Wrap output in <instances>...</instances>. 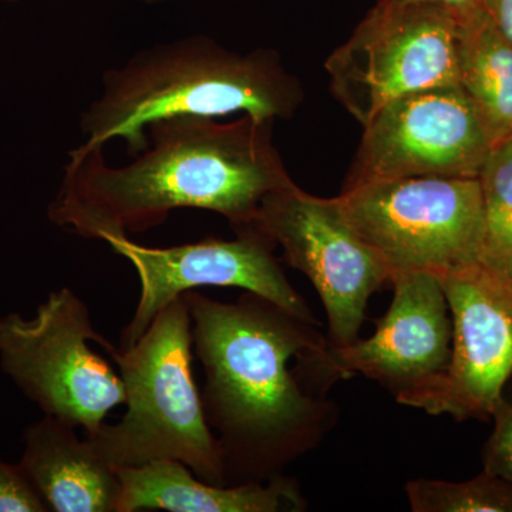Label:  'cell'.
<instances>
[{
  "mask_svg": "<svg viewBox=\"0 0 512 512\" xmlns=\"http://www.w3.org/2000/svg\"><path fill=\"white\" fill-rule=\"evenodd\" d=\"M192 349L204 370L205 419L225 484L266 481L311 453L339 419L329 392L350 379L316 323L258 293L234 303L192 289Z\"/></svg>",
  "mask_w": 512,
  "mask_h": 512,
  "instance_id": "obj_1",
  "label": "cell"
},
{
  "mask_svg": "<svg viewBox=\"0 0 512 512\" xmlns=\"http://www.w3.org/2000/svg\"><path fill=\"white\" fill-rule=\"evenodd\" d=\"M272 120L231 123L175 116L148 127L133 163L110 167L104 147L69 154L50 221L84 238L128 237L158 227L181 208L217 212L235 232L254 227L262 202L293 181L272 141Z\"/></svg>",
  "mask_w": 512,
  "mask_h": 512,
  "instance_id": "obj_2",
  "label": "cell"
},
{
  "mask_svg": "<svg viewBox=\"0 0 512 512\" xmlns=\"http://www.w3.org/2000/svg\"><path fill=\"white\" fill-rule=\"evenodd\" d=\"M302 100L301 86L271 50L231 52L204 36L141 50L103 74V89L82 114L84 143L126 141L128 153L148 146L146 130L175 116L249 114L288 119Z\"/></svg>",
  "mask_w": 512,
  "mask_h": 512,
  "instance_id": "obj_3",
  "label": "cell"
},
{
  "mask_svg": "<svg viewBox=\"0 0 512 512\" xmlns=\"http://www.w3.org/2000/svg\"><path fill=\"white\" fill-rule=\"evenodd\" d=\"M191 316L184 296L158 313L128 349H111L119 367L127 412L86 434L113 468L177 460L201 480L225 484L220 444L205 419L192 372Z\"/></svg>",
  "mask_w": 512,
  "mask_h": 512,
  "instance_id": "obj_4",
  "label": "cell"
},
{
  "mask_svg": "<svg viewBox=\"0 0 512 512\" xmlns=\"http://www.w3.org/2000/svg\"><path fill=\"white\" fill-rule=\"evenodd\" d=\"M89 342L113 349L94 330L86 303L70 288L57 289L35 318H0V367L46 416L92 434L126 402V390L120 373Z\"/></svg>",
  "mask_w": 512,
  "mask_h": 512,
  "instance_id": "obj_5",
  "label": "cell"
},
{
  "mask_svg": "<svg viewBox=\"0 0 512 512\" xmlns=\"http://www.w3.org/2000/svg\"><path fill=\"white\" fill-rule=\"evenodd\" d=\"M340 208L390 271H456L480 264L484 211L478 177L375 181L342 191Z\"/></svg>",
  "mask_w": 512,
  "mask_h": 512,
  "instance_id": "obj_6",
  "label": "cell"
},
{
  "mask_svg": "<svg viewBox=\"0 0 512 512\" xmlns=\"http://www.w3.org/2000/svg\"><path fill=\"white\" fill-rule=\"evenodd\" d=\"M460 15L380 3L326 62L330 87L362 126L390 101L458 84Z\"/></svg>",
  "mask_w": 512,
  "mask_h": 512,
  "instance_id": "obj_7",
  "label": "cell"
},
{
  "mask_svg": "<svg viewBox=\"0 0 512 512\" xmlns=\"http://www.w3.org/2000/svg\"><path fill=\"white\" fill-rule=\"evenodd\" d=\"M256 224L315 286L330 345L359 339L370 296L390 282V271L346 220L338 198L315 197L292 183L265 198Z\"/></svg>",
  "mask_w": 512,
  "mask_h": 512,
  "instance_id": "obj_8",
  "label": "cell"
},
{
  "mask_svg": "<svg viewBox=\"0 0 512 512\" xmlns=\"http://www.w3.org/2000/svg\"><path fill=\"white\" fill-rule=\"evenodd\" d=\"M363 128L343 191L396 178L478 177L495 144L460 84L390 101Z\"/></svg>",
  "mask_w": 512,
  "mask_h": 512,
  "instance_id": "obj_9",
  "label": "cell"
},
{
  "mask_svg": "<svg viewBox=\"0 0 512 512\" xmlns=\"http://www.w3.org/2000/svg\"><path fill=\"white\" fill-rule=\"evenodd\" d=\"M106 242L131 262L141 284L136 311L121 332V349L131 348L168 303L201 286H235L258 293L316 323L312 309L275 258V242L258 224L239 229L232 241L211 238L170 248L143 247L128 237Z\"/></svg>",
  "mask_w": 512,
  "mask_h": 512,
  "instance_id": "obj_10",
  "label": "cell"
},
{
  "mask_svg": "<svg viewBox=\"0 0 512 512\" xmlns=\"http://www.w3.org/2000/svg\"><path fill=\"white\" fill-rule=\"evenodd\" d=\"M453 322L444 375L409 407L454 420H487L512 375V279L476 264L436 274Z\"/></svg>",
  "mask_w": 512,
  "mask_h": 512,
  "instance_id": "obj_11",
  "label": "cell"
},
{
  "mask_svg": "<svg viewBox=\"0 0 512 512\" xmlns=\"http://www.w3.org/2000/svg\"><path fill=\"white\" fill-rule=\"evenodd\" d=\"M393 301L369 339L333 348L336 362L350 376L375 380L409 406L446 372L453 322L439 276L429 271L396 272L390 278Z\"/></svg>",
  "mask_w": 512,
  "mask_h": 512,
  "instance_id": "obj_12",
  "label": "cell"
},
{
  "mask_svg": "<svg viewBox=\"0 0 512 512\" xmlns=\"http://www.w3.org/2000/svg\"><path fill=\"white\" fill-rule=\"evenodd\" d=\"M121 494L117 512H296L306 501L295 478L284 474L266 481L212 484L177 460L116 468Z\"/></svg>",
  "mask_w": 512,
  "mask_h": 512,
  "instance_id": "obj_13",
  "label": "cell"
},
{
  "mask_svg": "<svg viewBox=\"0 0 512 512\" xmlns=\"http://www.w3.org/2000/svg\"><path fill=\"white\" fill-rule=\"evenodd\" d=\"M76 429L45 414L26 427L19 466L50 511L117 512L119 474L89 440L77 436Z\"/></svg>",
  "mask_w": 512,
  "mask_h": 512,
  "instance_id": "obj_14",
  "label": "cell"
},
{
  "mask_svg": "<svg viewBox=\"0 0 512 512\" xmlns=\"http://www.w3.org/2000/svg\"><path fill=\"white\" fill-rule=\"evenodd\" d=\"M458 84L495 143L512 137V46L484 8L460 15Z\"/></svg>",
  "mask_w": 512,
  "mask_h": 512,
  "instance_id": "obj_15",
  "label": "cell"
},
{
  "mask_svg": "<svg viewBox=\"0 0 512 512\" xmlns=\"http://www.w3.org/2000/svg\"><path fill=\"white\" fill-rule=\"evenodd\" d=\"M478 181L484 211L480 264L512 279V137L494 144Z\"/></svg>",
  "mask_w": 512,
  "mask_h": 512,
  "instance_id": "obj_16",
  "label": "cell"
},
{
  "mask_svg": "<svg viewBox=\"0 0 512 512\" xmlns=\"http://www.w3.org/2000/svg\"><path fill=\"white\" fill-rule=\"evenodd\" d=\"M406 494L414 512H512V484L485 470L464 483L409 481Z\"/></svg>",
  "mask_w": 512,
  "mask_h": 512,
  "instance_id": "obj_17",
  "label": "cell"
},
{
  "mask_svg": "<svg viewBox=\"0 0 512 512\" xmlns=\"http://www.w3.org/2000/svg\"><path fill=\"white\" fill-rule=\"evenodd\" d=\"M46 501L18 464L0 460V512H47Z\"/></svg>",
  "mask_w": 512,
  "mask_h": 512,
  "instance_id": "obj_18",
  "label": "cell"
},
{
  "mask_svg": "<svg viewBox=\"0 0 512 512\" xmlns=\"http://www.w3.org/2000/svg\"><path fill=\"white\" fill-rule=\"evenodd\" d=\"M491 417L495 426L484 446V470L512 484V403L501 400Z\"/></svg>",
  "mask_w": 512,
  "mask_h": 512,
  "instance_id": "obj_19",
  "label": "cell"
},
{
  "mask_svg": "<svg viewBox=\"0 0 512 512\" xmlns=\"http://www.w3.org/2000/svg\"><path fill=\"white\" fill-rule=\"evenodd\" d=\"M484 9L498 32L512 46V0H485Z\"/></svg>",
  "mask_w": 512,
  "mask_h": 512,
  "instance_id": "obj_20",
  "label": "cell"
},
{
  "mask_svg": "<svg viewBox=\"0 0 512 512\" xmlns=\"http://www.w3.org/2000/svg\"><path fill=\"white\" fill-rule=\"evenodd\" d=\"M484 2L485 0H380V3L387 5H436L453 10L457 15H466L484 8Z\"/></svg>",
  "mask_w": 512,
  "mask_h": 512,
  "instance_id": "obj_21",
  "label": "cell"
},
{
  "mask_svg": "<svg viewBox=\"0 0 512 512\" xmlns=\"http://www.w3.org/2000/svg\"><path fill=\"white\" fill-rule=\"evenodd\" d=\"M144 2H147V3H157V2H164V0H144Z\"/></svg>",
  "mask_w": 512,
  "mask_h": 512,
  "instance_id": "obj_22",
  "label": "cell"
}]
</instances>
